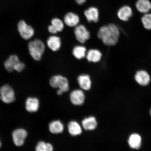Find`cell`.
I'll use <instances>...</instances> for the list:
<instances>
[{
    "instance_id": "1",
    "label": "cell",
    "mask_w": 151,
    "mask_h": 151,
    "mask_svg": "<svg viewBox=\"0 0 151 151\" xmlns=\"http://www.w3.org/2000/svg\"><path fill=\"white\" fill-rule=\"evenodd\" d=\"M120 35L118 26L113 23H110L100 27L97 37L104 44L107 46H114L117 44Z\"/></svg>"
},
{
    "instance_id": "2",
    "label": "cell",
    "mask_w": 151,
    "mask_h": 151,
    "mask_svg": "<svg viewBox=\"0 0 151 151\" xmlns=\"http://www.w3.org/2000/svg\"><path fill=\"white\" fill-rule=\"evenodd\" d=\"M28 47L30 55L33 59L36 61H40L45 49V45L43 41L40 40L36 39L28 43Z\"/></svg>"
},
{
    "instance_id": "3",
    "label": "cell",
    "mask_w": 151,
    "mask_h": 151,
    "mask_svg": "<svg viewBox=\"0 0 151 151\" xmlns=\"http://www.w3.org/2000/svg\"><path fill=\"white\" fill-rule=\"evenodd\" d=\"M50 83L52 88H58L57 91L58 95H61L63 92H67L69 90L68 79L61 75L54 76L50 79Z\"/></svg>"
},
{
    "instance_id": "4",
    "label": "cell",
    "mask_w": 151,
    "mask_h": 151,
    "mask_svg": "<svg viewBox=\"0 0 151 151\" xmlns=\"http://www.w3.org/2000/svg\"><path fill=\"white\" fill-rule=\"evenodd\" d=\"M18 29L22 38L28 40L33 37L35 30L31 26L28 25L23 20L20 21L18 24Z\"/></svg>"
},
{
    "instance_id": "5",
    "label": "cell",
    "mask_w": 151,
    "mask_h": 151,
    "mask_svg": "<svg viewBox=\"0 0 151 151\" xmlns=\"http://www.w3.org/2000/svg\"><path fill=\"white\" fill-rule=\"evenodd\" d=\"M0 99L4 102L10 103L14 101L15 94L14 90L8 84L5 85L0 88Z\"/></svg>"
},
{
    "instance_id": "6",
    "label": "cell",
    "mask_w": 151,
    "mask_h": 151,
    "mask_svg": "<svg viewBox=\"0 0 151 151\" xmlns=\"http://www.w3.org/2000/svg\"><path fill=\"white\" fill-rule=\"evenodd\" d=\"M74 32L76 38L81 43H84L90 39V32L86 26L83 24H80L76 26Z\"/></svg>"
},
{
    "instance_id": "7",
    "label": "cell",
    "mask_w": 151,
    "mask_h": 151,
    "mask_svg": "<svg viewBox=\"0 0 151 151\" xmlns=\"http://www.w3.org/2000/svg\"><path fill=\"white\" fill-rule=\"evenodd\" d=\"M27 135V131L23 129L19 128L14 130L12 134L13 141L17 146H22Z\"/></svg>"
},
{
    "instance_id": "8",
    "label": "cell",
    "mask_w": 151,
    "mask_h": 151,
    "mask_svg": "<svg viewBox=\"0 0 151 151\" xmlns=\"http://www.w3.org/2000/svg\"><path fill=\"white\" fill-rule=\"evenodd\" d=\"M135 80L138 84L142 86H146L150 81L149 73L144 70H141L137 72L134 76Z\"/></svg>"
},
{
    "instance_id": "9",
    "label": "cell",
    "mask_w": 151,
    "mask_h": 151,
    "mask_svg": "<svg viewBox=\"0 0 151 151\" xmlns=\"http://www.w3.org/2000/svg\"><path fill=\"white\" fill-rule=\"evenodd\" d=\"M117 14L118 18L121 21L127 22L133 16V12L131 7L127 5H124L119 9Z\"/></svg>"
},
{
    "instance_id": "10",
    "label": "cell",
    "mask_w": 151,
    "mask_h": 151,
    "mask_svg": "<svg viewBox=\"0 0 151 151\" xmlns=\"http://www.w3.org/2000/svg\"><path fill=\"white\" fill-rule=\"evenodd\" d=\"M85 99V94L83 91L82 90H75L70 93V101L73 105H82L84 103Z\"/></svg>"
},
{
    "instance_id": "11",
    "label": "cell",
    "mask_w": 151,
    "mask_h": 151,
    "mask_svg": "<svg viewBox=\"0 0 151 151\" xmlns=\"http://www.w3.org/2000/svg\"><path fill=\"white\" fill-rule=\"evenodd\" d=\"M84 14L87 20L89 22H97L99 20V9L96 7H91L85 10Z\"/></svg>"
},
{
    "instance_id": "12",
    "label": "cell",
    "mask_w": 151,
    "mask_h": 151,
    "mask_svg": "<svg viewBox=\"0 0 151 151\" xmlns=\"http://www.w3.org/2000/svg\"><path fill=\"white\" fill-rule=\"evenodd\" d=\"M64 21L66 25L69 27H74L78 25L80 19L78 15L72 12H69L65 15Z\"/></svg>"
},
{
    "instance_id": "13",
    "label": "cell",
    "mask_w": 151,
    "mask_h": 151,
    "mask_svg": "<svg viewBox=\"0 0 151 151\" xmlns=\"http://www.w3.org/2000/svg\"><path fill=\"white\" fill-rule=\"evenodd\" d=\"M47 43L49 48L53 52L59 50L61 46V39L57 36L53 35L49 37Z\"/></svg>"
},
{
    "instance_id": "14",
    "label": "cell",
    "mask_w": 151,
    "mask_h": 151,
    "mask_svg": "<svg viewBox=\"0 0 151 151\" xmlns=\"http://www.w3.org/2000/svg\"><path fill=\"white\" fill-rule=\"evenodd\" d=\"M135 6L139 12L143 14H147L151 10V2L150 0H138Z\"/></svg>"
},
{
    "instance_id": "15",
    "label": "cell",
    "mask_w": 151,
    "mask_h": 151,
    "mask_svg": "<svg viewBox=\"0 0 151 151\" xmlns=\"http://www.w3.org/2000/svg\"><path fill=\"white\" fill-rule=\"evenodd\" d=\"M86 57L88 62L96 63L101 61L102 54L99 50L92 49L86 52Z\"/></svg>"
},
{
    "instance_id": "16",
    "label": "cell",
    "mask_w": 151,
    "mask_h": 151,
    "mask_svg": "<svg viewBox=\"0 0 151 151\" xmlns=\"http://www.w3.org/2000/svg\"><path fill=\"white\" fill-rule=\"evenodd\" d=\"M79 86L85 90H88L91 86V81L89 75L83 74L79 76L77 78Z\"/></svg>"
},
{
    "instance_id": "17",
    "label": "cell",
    "mask_w": 151,
    "mask_h": 151,
    "mask_svg": "<svg viewBox=\"0 0 151 151\" xmlns=\"http://www.w3.org/2000/svg\"><path fill=\"white\" fill-rule=\"evenodd\" d=\"M20 61L18 56L16 55H12L5 62L4 67L7 71L11 72L14 70L15 66Z\"/></svg>"
},
{
    "instance_id": "18",
    "label": "cell",
    "mask_w": 151,
    "mask_h": 151,
    "mask_svg": "<svg viewBox=\"0 0 151 151\" xmlns=\"http://www.w3.org/2000/svg\"><path fill=\"white\" fill-rule=\"evenodd\" d=\"M39 101L36 98H29L26 102V109L28 112H36L39 109Z\"/></svg>"
},
{
    "instance_id": "19",
    "label": "cell",
    "mask_w": 151,
    "mask_h": 151,
    "mask_svg": "<svg viewBox=\"0 0 151 151\" xmlns=\"http://www.w3.org/2000/svg\"><path fill=\"white\" fill-rule=\"evenodd\" d=\"M142 139L140 136L137 134H132L129 137L128 143L132 149L138 150L141 145Z\"/></svg>"
},
{
    "instance_id": "20",
    "label": "cell",
    "mask_w": 151,
    "mask_h": 151,
    "mask_svg": "<svg viewBox=\"0 0 151 151\" xmlns=\"http://www.w3.org/2000/svg\"><path fill=\"white\" fill-rule=\"evenodd\" d=\"M83 127L88 131H92L95 129L97 126V122L95 117L90 116L84 119L82 122Z\"/></svg>"
},
{
    "instance_id": "21",
    "label": "cell",
    "mask_w": 151,
    "mask_h": 151,
    "mask_svg": "<svg viewBox=\"0 0 151 151\" xmlns=\"http://www.w3.org/2000/svg\"><path fill=\"white\" fill-rule=\"evenodd\" d=\"M68 129L70 134L73 136L81 134L82 129L78 122L76 121H71L68 124Z\"/></svg>"
},
{
    "instance_id": "22",
    "label": "cell",
    "mask_w": 151,
    "mask_h": 151,
    "mask_svg": "<svg viewBox=\"0 0 151 151\" xmlns=\"http://www.w3.org/2000/svg\"><path fill=\"white\" fill-rule=\"evenodd\" d=\"M49 129L52 134L62 133L64 130V125L60 120H55L50 122L49 125Z\"/></svg>"
},
{
    "instance_id": "23",
    "label": "cell",
    "mask_w": 151,
    "mask_h": 151,
    "mask_svg": "<svg viewBox=\"0 0 151 151\" xmlns=\"http://www.w3.org/2000/svg\"><path fill=\"white\" fill-rule=\"evenodd\" d=\"M87 50L86 47L84 46H75L73 48L72 53L75 58L78 60L83 59L86 56Z\"/></svg>"
},
{
    "instance_id": "24",
    "label": "cell",
    "mask_w": 151,
    "mask_h": 151,
    "mask_svg": "<svg viewBox=\"0 0 151 151\" xmlns=\"http://www.w3.org/2000/svg\"><path fill=\"white\" fill-rule=\"evenodd\" d=\"M141 22L143 27L147 30H151V14H144L141 18Z\"/></svg>"
},
{
    "instance_id": "25",
    "label": "cell",
    "mask_w": 151,
    "mask_h": 151,
    "mask_svg": "<svg viewBox=\"0 0 151 151\" xmlns=\"http://www.w3.org/2000/svg\"><path fill=\"white\" fill-rule=\"evenodd\" d=\"M35 148L37 151H52L53 150L51 144L43 141H40L38 143Z\"/></svg>"
},
{
    "instance_id": "26",
    "label": "cell",
    "mask_w": 151,
    "mask_h": 151,
    "mask_svg": "<svg viewBox=\"0 0 151 151\" xmlns=\"http://www.w3.org/2000/svg\"><path fill=\"white\" fill-rule=\"evenodd\" d=\"M51 24L58 32H61L64 29L63 22L59 18H54L52 19L51 21Z\"/></svg>"
},
{
    "instance_id": "27",
    "label": "cell",
    "mask_w": 151,
    "mask_h": 151,
    "mask_svg": "<svg viewBox=\"0 0 151 151\" xmlns=\"http://www.w3.org/2000/svg\"><path fill=\"white\" fill-rule=\"evenodd\" d=\"M25 65L23 62L20 61L18 62L15 66L14 70H15L18 72H21L25 68Z\"/></svg>"
},
{
    "instance_id": "28",
    "label": "cell",
    "mask_w": 151,
    "mask_h": 151,
    "mask_svg": "<svg viewBox=\"0 0 151 151\" xmlns=\"http://www.w3.org/2000/svg\"><path fill=\"white\" fill-rule=\"evenodd\" d=\"M48 31L50 33L52 34H56L58 32L57 31L55 28L52 24L48 26Z\"/></svg>"
},
{
    "instance_id": "29",
    "label": "cell",
    "mask_w": 151,
    "mask_h": 151,
    "mask_svg": "<svg viewBox=\"0 0 151 151\" xmlns=\"http://www.w3.org/2000/svg\"><path fill=\"white\" fill-rule=\"evenodd\" d=\"M75 1L78 4L82 5L86 2V0H75Z\"/></svg>"
},
{
    "instance_id": "30",
    "label": "cell",
    "mask_w": 151,
    "mask_h": 151,
    "mask_svg": "<svg viewBox=\"0 0 151 151\" xmlns=\"http://www.w3.org/2000/svg\"><path fill=\"white\" fill-rule=\"evenodd\" d=\"M1 146V141H0V147Z\"/></svg>"
},
{
    "instance_id": "31",
    "label": "cell",
    "mask_w": 151,
    "mask_h": 151,
    "mask_svg": "<svg viewBox=\"0 0 151 151\" xmlns=\"http://www.w3.org/2000/svg\"><path fill=\"white\" fill-rule=\"evenodd\" d=\"M150 115H151V110H150Z\"/></svg>"
}]
</instances>
